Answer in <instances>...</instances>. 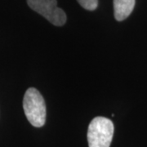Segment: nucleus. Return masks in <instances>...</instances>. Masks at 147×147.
I'll return each mask as SVG.
<instances>
[{"label": "nucleus", "mask_w": 147, "mask_h": 147, "mask_svg": "<svg viewBox=\"0 0 147 147\" xmlns=\"http://www.w3.org/2000/svg\"><path fill=\"white\" fill-rule=\"evenodd\" d=\"M113 122L105 117L98 116L91 121L88 128L89 147H110L114 136Z\"/></svg>", "instance_id": "2"}, {"label": "nucleus", "mask_w": 147, "mask_h": 147, "mask_svg": "<svg viewBox=\"0 0 147 147\" xmlns=\"http://www.w3.org/2000/svg\"><path fill=\"white\" fill-rule=\"evenodd\" d=\"M79 5L84 9L88 11H94L98 6V0H77Z\"/></svg>", "instance_id": "5"}, {"label": "nucleus", "mask_w": 147, "mask_h": 147, "mask_svg": "<svg viewBox=\"0 0 147 147\" xmlns=\"http://www.w3.org/2000/svg\"><path fill=\"white\" fill-rule=\"evenodd\" d=\"M23 109L32 126L41 127L46 122L47 109L41 93L34 88H28L23 98Z\"/></svg>", "instance_id": "1"}, {"label": "nucleus", "mask_w": 147, "mask_h": 147, "mask_svg": "<svg viewBox=\"0 0 147 147\" xmlns=\"http://www.w3.org/2000/svg\"><path fill=\"white\" fill-rule=\"evenodd\" d=\"M27 4L56 26H62L66 22V14L58 7L57 0H27Z\"/></svg>", "instance_id": "3"}, {"label": "nucleus", "mask_w": 147, "mask_h": 147, "mask_svg": "<svg viewBox=\"0 0 147 147\" xmlns=\"http://www.w3.org/2000/svg\"><path fill=\"white\" fill-rule=\"evenodd\" d=\"M114 14L118 21L125 20L134 9L136 0H114Z\"/></svg>", "instance_id": "4"}]
</instances>
